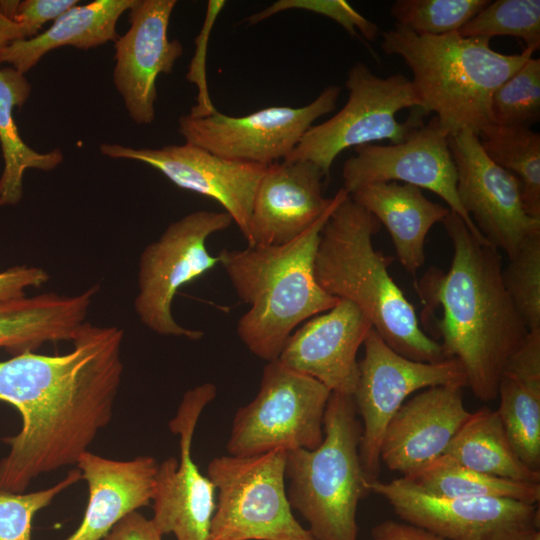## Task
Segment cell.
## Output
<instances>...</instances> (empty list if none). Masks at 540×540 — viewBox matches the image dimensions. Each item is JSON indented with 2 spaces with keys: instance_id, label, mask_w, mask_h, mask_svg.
<instances>
[{
  "instance_id": "6da1fadb",
  "label": "cell",
  "mask_w": 540,
  "mask_h": 540,
  "mask_svg": "<svg viewBox=\"0 0 540 540\" xmlns=\"http://www.w3.org/2000/svg\"><path fill=\"white\" fill-rule=\"evenodd\" d=\"M124 331L86 321L71 351H26L0 361V401L21 415L20 431L2 441L0 490L24 493L40 475L76 465L113 415L124 365Z\"/></svg>"
},
{
  "instance_id": "d6a6232c",
  "label": "cell",
  "mask_w": 540,
  "mask_h": 540,
  "mask_svg": "<svg viewBox=\"0 0 540 540\" xmlns=\"http://www.w3.org/2000/svg\"><path fill=\"white\" fill-rule=\"evenodd\" d=\"M493 124L527 127L540 120V59L529 58L525 64L493 93Z\"/></svg>"
},
{
  "instance_id": "8992f818",
  "label": "cell",
  "mask_w": 540,
  "mask_h": 540,
  "mask_svg": "<svg viewBox=\"0 0 540 540\" xmlns=\"http://www.w3.org/2000/svg\"><path fill=\"white\" fill-rule=\"evenodd\" d=\"M323 432L317 448L287 451L288 500L315 540H358L357 507L370 491L359 455L362 425L353 396L331 392Z\"/></svg>"
},
{
  "instance_id": "ee69618b",
  "label": "cell",
  "mask_w": 540,
  "mask_h": 540,
  "mask_svg": "<svg viewBox=\"0 0 540 540\" xmlns=\"http://www.w3.org/2000/svg\"><path fill=\"white\" fill-rule=\"evenodd\" d=\"M19 2L20 1H18V0L0 1V11H1V13L4 16H6L7 18L13 20L15 14L17 12Z\"/></svg>"
},
{
  "instance_id": "b9f144b4",
  "label": "cell",
  "mask_w": 540,
  "mask_h": 540,
  "mask_svg": "<svg viewBox=\"0 0 540 540\" xmlns=\"http://www.w3.org/2000/svg\"><path fill=\"white\" fill-rule=\"evenodd\" d=\"M373 540H446L424 528L393 520H385L372 531Z\"/></svg>"
},
{
  "instance_id": "9a60e30c",
  "label": "cell",
  "mask_w": 540,
  "mask_h": 540,
  "mask_svg": "<svg viewBox=\"0 0 540 540\" xmlns=\"http://www.w3.org/2000/svg\"><path fill=\"white\" fill-rule=\"evenodd\" d=\"M448 139V132L433 116L400 143L355 147V155L343 165V188L350 195L368 184L398 182L429 190L441 197L474 235L484 238L460 203Z\"/></svg>"
},
{
  "instance_id": "e575fe53",
  "label": "cell",
  "mask_w": 540,
  "mask_h": 540,
  "mask_svg": "<svg viewBox=\"0 0 540 540\" xmlns=\"http://www.w3.org/2000/svg\"><path fill=\"white\" fill-rule=\"evenodd\" d=\"M81 479V471L76 468L47 489L30 493L0 490V540H31L32 520L35 514Z\"/></svg>"
},
{
  "instance_id": "ba28073f",
  "label": "cell",
  "mask_w": 540,
  "mask_h": 540,
  "mask_svg": "<svg viewBox=\"0 0 540 540\" xmlns=\"http://www.w3.org/2000/svg\"><path fill=\"white\" fill-rule=\"evenodd\" d=\"M287 451L212 459L217 502L208 540H315L292 513L285 487Z\"/></svg>"
},
{
  "instance_id": "30bf717a",
  "label": "cell",
  "mask_w": 540,
  "mask_h": 540,
  "mask_svg": "<svg viewBox=\"0 0 540 540\" xmlns=\"http://www.w3.org/2000/svg\"><path fill=\"white\" fill-rule=\"evenodd\" d=\"M233 223L225 211L199 210L170 223L160 237L142 251L137 274L135 312L156 334L199 340L204 333L177 323L172 302L184 285L220 263L207 249V240Z\"/></svg>"
},
{
  "instance_id": "ab89813d",
  "label": "cell",
  "mask_w": 540,
  "mask_h": 540,
  "mask_svg": "<svg viewBox=\"0 0 540 540\" xmlns=\"http://www.w3.org/2000/svg\"><path fill=\"white\" fill-rule=\"evenodd\" d=\"M50 276L40 267L20 265L0 272V302L25 296L28 288L44 285Z\"/></svg>"
},
{
  "instance_id": "5b68a950",
  "label": "cell",
  "mask_w": 540,
  "mask_h": 540,
  "mask_svg": "<svg viewBox=\"0 0 540 540\" xmlns=\"http://www.w3.org/2000/svg\"><path fill=\"white\" fill-rule=\"evenodd\" d=\"M381 48L410 68L420 109L433 112L449 136L491 126L493 93L532 57L497 52L486 38L417 34L397 24L382 32Z\"/></svg>"
},
{
  "instance_id": "d4e9b609",
  "label": "cell",
  "mask_w": 540,
  "mask_h": 540,
  "mask_svg": "<svg viewBox=\"0 0 540 540\" xmlns=\"http://www.w3.org/2000/svg\"><path fill=\"white\" fill-rule=\"evenodd\" d=\"M134 0H95L75 5L60 15L44 32L17 40L0 50V61L21 74L27 73L51 50L73 46L91 49L118 38L116 25Z\"/></svg>"
},
{
  "instance_id": "8fae6325",
  "label": "cell",
  "mask_w": 540,
  "mask_h": 540,
  "mask_svg": "<svg viewBox=\"0 0 540 540\" xmlns=\"http://www.w3.org/2000/svg\"><path fill=\"white\" fill-rule=\"evenodd\" d=\"M358 362L359 378L353 394L362 418L359 455L369 482L378 480L380 446L385 429L408 397L419 390L442 385L467 386L462 364L454 358L436 363L405 358L371 329Z\"/></svg>"
},
{
  "instance_id": "3957f363",
  "label": "cell",
  "mask_w": 540,
  "mask_h": 540,
  "mask_svg": "<svg viewBox=\"0 0 540 540\" xmlns=\"http://www.w3.org/2000/svg\"><path fill=\"white\" fill-rule=\"evenodd\" d=\"M380 222L350 195L323 226L314 261L315 278L328 294L357 305L386 344L419 362L447 359L440 343L421 328L414 306L389 273L394 257L375 249Z\"/></svg>"
},
{
  "instance_id": "836d02e7",
  "label": "cell",
  "mask_w": 540,
  "mask_h": 540,
  "mask_svg": "<svg viewBox=\"0 0 540 540\" xmlns=\"http://www.w3.org/2000/svg\"><path fill=\"white\" fill-rule=\"evenodd\" d=\"M502 280L529 331L540 329V233L528 236L508 258Z\"/></svg>"
},
{
  "instance_id": "f1b7e54d",
  "label": "cell",
  "mask_w": 540,
  "mask_h": 540,
  "mask_svg": "<svg viewBox=\"0 0 540 540\" xmlns=\"http://www.w3.org/2000/svg\"><path fill=\"white\" fill-rule=\"evenodd\" d=\"M478 138L489 159L517 177L525 212L540 220V134L492 124Z\"/></svg>"
},
{
  "instance_id": "7402d4cb",
  "label": "cell",
  "mask_w": 540,
  "mask_h": 540,
  "mask_svg": "<svg viewBox=\"0 0 540 540\" xmlns=\"http://www.w3.org/2000/svg\"><path fill=\"white\" fill-rule=\"evenodd\" d=\"M76 465L88 484V503L65 540H103L125 516L152 502L159 466L152 456L114 460L86 451Z\"/></svg>"
},
{
  "instance_id": "484cf974",
  "label": "cell",
  "mask_w": 540,
  "mask_h": 540,
  "mask_svg": "<svg viewBox=\"0 0 540 540\" xmlns=\"http://www.w3.org/2000/svg\"><path fill=\"white\" fill-rule=\"evenodd\" d=\"M31 93L24 74L3 67L0 61V145L4 167L0 176V206H14L23 196V175L27 169L51 171L63 162L59 148L41 153L20 137L13 111L21 108Z\"/></svg>"
},
{
  "instance_id": "74e56055",
  "label": "cell",
  "mask_w": 540,
  "mask_h": 540,
  "mask_svg": "<svg viewBox=\"0 0 540 540\" xmlns=\"http://www.w3.org/2000/svg\"><path fill=\"white\" fill-rule=\"evenodd\" d=\"M502 375L540 390V329L529 331L524 343L507 361Z\"/></svg>"
},
{
  "instance_id": "7a4b0ae2",
  "label": "cell",
  "mask_w": 540,
  "mask_h": 540,
  "mask_svg": "<svg viewBox=\"0 0 540 540\" xmlns=\"http://www.w3.org/2000/svg\"><path fill=\"white\" fill-rule=\"evenodd\" d=\"M453 257L449 270L432 267L415 283L424 305L422 320L441 339L446 358L463 366L467 386L484 402L497 398L503 369L524 343L529 329L502 280L500 251L474 235L453 211L441 222Z\"/></svg>"
},
{
  "instance_id": "e0dca14e",
  "label": "cell",
  "mask_w": 540,
  "mask_h": 540,
  "mask_svg": "<svg viewBox=\"0 0 540 540\" xmlns=\"http://www.w3.org/2000/svg\"><path fill=\"white\" fill-rule=\"evenodd\" d=\"M99 151L145 163L179 188L215 200L247 238L255 191L267 166L228 160L186 142L160 148L104 143Z\"/></svg>"
},
{
  "instance_id": "2e32d148",
  "label": "cell",
  "mask_w": 540,
  "mask_h": 540,
  "mask_svg": "<svg viewBox=\"0 0 540 540\" xmlns=\"http://www.w3.org/2000/svg\"><path fill=\"white\" fill-rule=\"evenodd\" d=\"M448 143L460 203L485 240L511 257L528 236L540 233V220L524 210L519 180L489 159L472 131L450 135Z\"/></svg>"
},
{
  "instance_id": "277c9868",
  "label": "cell",
  "mask_w": 540,
  "mask_h": 540,
  "mask_svg": "<svg viewBox=\"0 0 540 540\" xmlns=\"http://www.w3.org/2000/svg\"><path fill=\"white\" fill-rule=\"evenodd\" d=\"M348 196L343 187L339 189L327 211L286 244L219 253L237 296L249 305L237 322V335L258 358L267 362L278 359L298 325L339 302L318 284L314 261L323 226Z\"/></svg>"
},
{
  "instance_id": "7c38bea8",
  "label": "cell",
  "mask_w": 540,
  "mask_h": 540,
  "mask_svg": "<svg viewBox=\"0 0 540 540\" xmlns=\"http://www.w3.org/2000/svg\"><path fill=\"white\" fill-rule=\"evenodd\" d=\"M339 95L340 88L329 85L301 107L271 106L243 116L186 114L178 120V132L186 143L219 157L269 166L284 161L314 122L336 109Z\"/></svg>"
},
{
  "instance_id": "4dcf8cb0",
  "label": "cell",
  "mask_w": 540,
  "mask_h": 540,
  "mask_svg": "<svg viewBox=\"0 0 540 540\" xmlns=\"http://www.w3.org/2000/svg\"><path fill=\"white\" fill-rule=\"evenodd\" d=\"M457 32L463 37L489 40L495 36L515 37L524 42V50L533 54L540 48V1H490Z\"/></svg>"
},
{
  "instance_id": "f35d334b",
  "label": "cell",
  "mask_w": 540,
  "mask_h": 540,
  "mask_svg": "<svg viewBox=\"0 0 540 540\" xmlns=\"http://www.w3.org/2000/svg\"><path fill=\"white\" fill-rule=\"evenodd\" d=\"M77 0H24L20 1L13 21L24 25L30 38L39 34L43 25L56 20L77 5Z\"/></svg>"
},
{
  "instance_id": "52a82bcc",
  "label": "cell",
  "mask_w": 540,
  "mask_h": 540,
  "mask_svg": "<svg viewBox=\"0 0 540 540\" xmlns=\"http://www.w3.org/2000/svg\"><path fill=\"white\" fill-rule=\"evenodd\" d=\"M345 85L348 99L343 108L312 125L284 161L311 162L328 177L342 151L385 139L397 144L423 124L420 99L404 74L379 77L357 62Z\"/></svg>"
},
{
  "instance_id": "8d00e7d4",
  "label": "cell",
  "mask_w": 540,
  "mask_h": 540,
  "mask_svg": "<svg viewBox=\"0 0 540 540\" xmlns=\"http://www.w3.org/2000/svg\"><path fill=\"white\" fill-rule=\"evenodd\" d=\"M224 6L225 1L223 0H211L208 2L206 21L199 37H197L196 54L187 73V79L194 82L199 90L197 104L192 107L189 113L191 116H206L217 111L208 94L205 76V54L212 25Z\"/></svg>"
},
{
  "instance_id": "4fadbf2b",
  "label": "cell",
  "mask_w": 540,
  "mask_h": 540,
  "mask_svg": "<svg viewBox=\"0 0 540 540\" xmlns=\"http://www.w3.org/2000/svg\"><path fill=\"white\" fill-rule=\"evenodd\" d=\"M368 488L386 499L404 522L446 540H530L539 531L538 504L495 497H434L403 477L375 480Z\"/></svg>"
},
{
  "instance_id": "d590c367",
  "label": "cell",
  "mask_w": 540,
  "mask_h": 540,
  "mask_svg": "<svg viewBox=\"0 0 540 540\" xmlns=\"http://www.w3.org/2000/svg\"><path fill=\"white\" fill-rule=\"evenodd\" d=\"M287 10H303L323 15L338 23L351 36L366 41H375L380 35V29L375 23L344 0H278L265 9L251 14L246 22L254 25Z\"/></svg>"
},
{
  "instance_id": "ffe728a7",
  "label": "cell",
  "mask_w": 540,
  "mask_h": 540,
  "mask_svg": "<svg viewBox=\"0 0 540 540\" xmlns=\"http://www.w3.org/2000/svg\"><path fill=\"white\" fill-rule=\"evenodd\" d=\"M324 177L308 161L267 166L254 195L248 246L283 245L312 226L334 202L323 195Z\"/></svg>"
},
{
  "instance_id": "83f0119b",
  "label": "cell",
  "mask_w": 540,
  "mask_h": 540,
  "mask_svg": "<svg viewBox=\"0 0 540 540\" xmlns=\"http://www.w3.org/2000/svg\"><path fill=\"white\" fill-rule=\"evenodd\" d=\"M422 492L439 498L495 497L538 504L540 483L519 482L470 469L442 454L403 477Z\"/></svg>"
},
{
  "instance_id": "d6986e66",
  "label": "cell",
  "mask_w": 540,
  "mask_h": 540,
  "mask_svg": "<svg viewBox=\"0 0 540 540\" xmlns=\"http://www.w3.org/2000/svg\"><path fill=\"white\" fill-rule=\"evenodd\" d=\"M371 329L372 323L357 305L340 299L293 331L278 360L331 392L353 396L359 378L357 352Z\"/></svg>"
},
{
  "instance_id": "603a6c76",
  "label": "cell",
  "mask_w": 540,
  "mask_h": 540,
  "mask_svg": "<svg viewBox=\"0 0 540 540\" xmlns=\"http://www.w3.org/2000/svg\"><path fill=\"white\" fill-rule=\"evenodd\" d=\"M350 197L386 227L399 262L415 275L425 263L429 231L450 209L426 198L419 187L398 182L368 184Z\"/></svg>"
},
{
  "instance_id": "ac0fdd59",
  "label": "cell",
  "mask_w": 540,
  "mask_h": 540,
  "mask_svg": "<svg viewBox=\"0 0 540 540\" xmlns=\"http://www.w3.org/2000/svg\"><path fill=\"white\" fill-rule=\"evenodd\" d=\"M176 0H134L129 28L114 42L113 83L132 121L151 125L155 119L156 81L170 74L183 45L168 38Z\"/></svg>"
},
{
  "instance_id": "44dd1931",
  "label": "cell",
  "mask_w": 540,
  "mask_h": 540,
  "mask_svg": "<svg viewBox=\"0 0 540 540\" xmlns=\"http://www.w3.org/2000/svg\"><path fill=\"white\" fill-rule=\"evenodd\" d=\"M463 388L429 387L405 401L385 429L380 462L405 477L441 456L470 414Z\"/></svg>"
},
{
  "instance_id": "cb8c5ba5",
  "label": "cell",
  "mask_w": 540,
  "mask_h": 540,
  "mask_svg": "<svg viewBox=\"0 0 540 540\" xmlns=\"http://www.w3.org/2000/svg\"><path fill=\"white\" fill-rule=\"evenodd\" d=\"M99 285L76 295L54 292L0 302V349L17 355L50 342L72 341L86 322Z\"/></svg>"
},
{
  "instance_id": "1f68e13d",
  "label": "cell",
  "mask_w": 540,
  "mask_h": 540,
  "mask_svg": "<svg viewBox=\"0 0 540 540\" xmlns=\"http://www.w3.org/2000/svg\"><path fill=\"white\" fill-rule=\"evenodd\" d=\"M489 0H396L390 14L396 24L414 33L443 35L458 31Z\"/></svg>"
},
{
  "instance_id": "f546056e",
  "label": "cell",
  "mask_w": 540,
  "mask_h": 540,
  "mask_svg": "<svg viewBox=\"0 0 540 540\" xmlns=\"http://www.w3.org/2000/svg\"><path fill=\"white\" fill-rule=\"evenodd\" d=\"M497 411L519 459L540 471V390L502 375L498 386Z\"/></svg>"
},
{
  "instance_id": "7bdbcfd3",
  "label": "cell",
  "mask_w": 540,
  "mask_h": 540,
  "mask_svg": "<svg viewBox=\"0 0 540 540\" xmlns=\"http://www.w3.org/2000/svg\"><path fill=\"white\" fill-rule=\"evenodd\" d=\"M30 39L27 28L6 16L0 11V50L11 42Z\"/></svg>"
},
{
  "instance_id": "60d3db41",
  "label": "cell",
  "mask_w": 540,
  "mask_h": 540,
  "mask_svg": "<svg viewBox=\"0 0 540 540\" xmlns=\"http://www.w3.org/2000/svg\"><path fill=\"white\" fill-rule=\"evenodd\" d=\"M152 519L134 511L120 520L103 540H162Z\"/></svg>"
},
{
  "instance_id": "9c48e42d",
  "label": "cell",
  "mask_w": 540,
  "mask_h": 540,
  "mask_svg": "<svg viewBox=\"0 0 540 540\" xmlns=\"http://www.w3.org/2000/svg\"><path fill=\"white\" fill-rule=\"evenodd\" d=\"M331 391L278 359L268 362L255 398L235 413L226 449L252 456L274 449L313 450L324 436V412Z\"/></svg>"
},
{
  "instance_id": "4316f807",
  "label": "cell",
  "mask_w": 540,
  "mask_h": 540,
  "mask_svg": "<svg viewBox=\"0 0 540 540\" xmlns=\"http://www.w3.org/2000/svg\"><path fill=\"white\" fill-rule=\"evenodd\" d=\"M443 454L475 471L519 482L540 483V471L517 456L497 411L470 412Z\"/></svg>"
},
{
  "instance_id": "f6af8a7d",
  "label": "cell",
  "mask_w": 540,
  "mask_h": 540,
  "mask_svg": "<svg viewBox=\"0 0 540 540\" xmlns=\"http://www.w3.org/2000/svg\"><path fill=\"white\" fill-rule=\"evenodd\" d=\"M530 540H540V531L535 532Z\"/></svg>"
},
{
  "instance_id": "5bb4252c",
  "label": "cell",
  "mask_w": 540,
  "mask_h": 540,
  "mask_svg": "<svg viewBox=\"0 0 540 540\" xmlns=\"http://www.w3.org/2000/svg\"><path fill=\"white\" fill-rule=\"evenodd\" d=\"M216 393V386L209 382L188 390L169 422L171 432L179 436L180 458L159 463L152 521L162 535L173 534L176 540H208L216 489L199 471L191 450L200 415Z\"/></svg>"
}]
</instances>
